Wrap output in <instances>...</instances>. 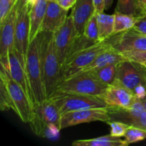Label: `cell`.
Returning a JSON list of instances; mask_svg holds the SVG:
<instances>
[{
	"mask_svg": "<svg viewBox=\"0 0 146 146\" xmlns=\"http://www.w3.org/2000/svg\"><path fill=\"white\" fill-rule=\"evenodd\" d=\"M38 43L46 98L56 92L61 81V65L57 56L54 33L41 31L36 37Z\"/></svg>",
	"mask_w": 146,
	"mask_h": 146,
	"instance_id": "1",
	"label": "cell"
},
{
	"mask_svg": "<svg viewBox=\"0 0 146 146\" xmlns=\"http://www.w3.org/2000/svg\"><path fill=\"white\" fill-rule=\"evenodd\" d=\"M61 117L59 108L55 101L48 98L34 107L32 117L29 124L36 135L56 138L61 131Z\"/></svg>",
	"mask_w": 146,
	"mask_h": 146,
	"instance_id": "2",
	"label": "cell"
},
{
	"mask_svg": "<svg viewBox=\"0 0 146 146\" xmlns=\"http://www.w3.org/2000/svg\"><path fill=\"white\" fill-rule=\"evenodd\" d=\"M26 69L34 107L47 98L36 38L33 40L29 46L26 57Z\"/></svg>",
	"mask_w": 146,
	"mask_h": 146,
	"instance_id": "3",
	"label": "cell"
},
{
	"mask_svg": "<svg viewBox=\"0 0 146 146\" xmlns=\"http://www.w3.org/2000/svg\"><path fill=\"white\" fill-rule=\"evenodd\" d=\"M0 80L7 86L13 105V111L22 122L29 123L34 111V106L21 86L17 84L9 74L8 71L1 66Z\"/></svg>",
	"mask_w": 146,
	"mask_h": 146,
	"instance_id": "4",
	"label": "cell"
},
{
	"mask_svg": "<svg viewBox=\"0 0 146 146\" xmlns=\"http://www.w3.org/2000/svg\"><path fill=\"white\" fill-rule=\"evenodd\" d=\"M108 86L88 73H84L62 80L58 84L56 91L102 97Z\"/></svg>",
	"mask_w": 146,
	"mask_h": 146,
	"instance_id": "5",
	"label": "cell"
},
{
	"mask_svg": "<svg viewBox=\"0 0 146 146\" xmlns=\"http://www.w3.org/2000/svg\"><path fill=\"white\" fill-rule=\"evenodd\" d=\"M112 48L106 41H100L78 51L64 61L61 67V82L74 76L79 70L91 64L100 54Z\"/></svg>",
	"mask_w": 146,
	"mask_h": 146,
	"instance_id": "6",
	"label": "cell"
},
{
	"mask_svg": "<svg viewBox=\"0 0 146 146\" xmlns=\"http://www.w3.org/2000/svg\"><path fill=\"white\" fill-rule=\"evenodd\" d=\"M59 108L61 115L78 110L106 108V104L101 96L81 95L56 91L51 97Z\"/></svg>",
	"mask_w": 146,
	"mask_h": 146,
	"instance_id": "7",
	"label": "cell"
},
{
	"mask_svg": "<svg viewBox=\"0 0 146 146\" xmlns=\"http://www.w3.org/2000/svg\"><path fill=\"white\" fill-rule=\"evenodd\" d=\"M114 81L133 92L138 86H146V66L141 63L124 60L117 65Z\"/></svg>",
	"mask_w": 146,
	"mask_h": 146,
	"instance_id": "8",
	"label": "cell"
},
{
	"mask_svg": "<svg viewBox=\"0 0 146 146\" xmlns=\"http://www.w3.org/2000/svg\"><path fill=\"white\" fill-rule=\"evenodd\" d=\"M0 62L1 66L8 71L11 78L21 86L33 104L32 94L26 69L25 57L14 48L6 56H0Z\"/></svg>",
	"mask_w": 146,
	"mask_h": 146,
	"instance_id": "9",
	"label": "cell"
},
{
	"mask_svg": "<svg viewBox=\"0 0 146 146\" xmlns=\"http://www.w3.org/2000/svg\"><path fill=\"white\" fill-rule=\"evenodd\" d=\"M106 41L119 53L146 50V35L133 28L113 34Z\"/></svg>",
	"mask_w": 146,
	"mask_h": 146,
	"instance_id": "10",
	"label": "cell"
},
{
	"mask_svg": "<svg viewBox=\"0 0 146 146\" xmlns=\"http://www.w3.org/2000/svg\"><path fill=\"white\" fill-rule=\"evenodd\" d=\"M111 121L108 108H94L88 109L78 110V111H70L61 115V130L68 127L79 125L86 123L102 121L108 122Z\"/></svg>",
	"mask_w": 146,
	"mask_h": 146,
	"instance_id": "11",
	"label": "cell"
},
{
	"mask_svg": "<svg viewBox=\"0 0 146 146\" xmlns=\"http://www.w3.org/2000/svg\"><path fill=\"white\" fill-rule=\"evenodd\" d=\"M79 34L77 31L71 15L67 17L64 24L54 33V39L60 65L64 62L67 51L73 41Z\"/></svg>",
	"mask_w": 146,
	"mask_h": 146,
	"instance_id": "12",
	"label": "cell"
},
{
	"mask_svg": "<svg viewBox=\"0 0 146 146\" xmlns=\"http://www.w3.org/2000/svg\"><path fill=\"white\" fill-rule=\"evenodd\" d=\"M102 97L108 108H129L137 99L133 91L115 81L108 86Z\"/></svg>",
	"mask_w": 146,
	"mask_h": 146,
	"instance_id": "13",
	"label": "cell"
},
{
	"mask_svg": "<svg viewBox=\"0 0 146 146\" xmlns=\"http://www.w3.org/2000/svg\"><path fill=\"white\" fill-rule=\"evenodd\" d=\"M29 7L28 6L17 9V17L15 29L14 48L17 51L27 57L29 46L30 21Z\"/></svg>",
	"mask_w": 146,
	"mask_h": 146,
	"instance_id": "14",
	"label": "cell"
},
{
	"mask_svg": "<svg viewBox=\"0 0 146 146\" xmlns=\"http://www.w3.org/2000/svg\"><path fill=\"white\" fill-rule=\"evenodd\" d=\"M17 4L15 3L6 19L0 24V56H4L14 48Z\"/></svg>",
	"mask_w": 146,
	"mask_h": 146,
	"instance_id": "15",
	"label": "cell"
},
{
	"mask_svg": "<svg viewBox=\"0 0 146 146\" xmlns=\"http://www.w3.org/2000/svg\"><path fill=\"white\" fill-rule=\"evenodd\" d=\"M68 10L63 8L56 1L48 0L41 31L54 33L57 31L68 17Z\"/></svg>",
	"mask_w": 146,
	"mask_h": 146,
	"instance_id": "16",
	"label": "cell"
},
{
	"mask_svg": "<svg viewBox=\"0 0 146 146\" xmlns=\"http://www.w3.org/2000/svg\"><path fill=\"white\" fill-rule=\"evenodd\" d=\"M95 13L93 0H77L72 7L71 16L78 34H84L87 22Z\"/></svg>",
	"mask_w": 146,
	"mask_h": 146,
	"instance_id": "17",
	"label": "cell"
},
{
	"mask_svg": "<svg viewBox=\"0 0 146 146\" xmlns=\"http://www.w3.org/2000/svg\"><path fill=\"white\" fill-rule=\"evenodd\" d=\"M111 121H121L132 125L134 121L146 111L142 101L137 98L134 104L129 108H108Z\"/></svg>",
	"mask_w": 146,
	"mask_h": 146,
	"instance_id": "18",
	"label": "cell"
},
{
	"mask_svg": "<svg viewBox=\"0 0 146 146\" xmlns=\"http://www.w3.org/2000/svg\"><path fill=\"white\" fill-rule=\"evenodd\" d=\"M48 0H36L29 9L30 43L35 39L41 31V25L45 17Z\"/></svg>",
	"mask_w": 146,
	"mask_h": 146,
	"instance_id": "19",
	"label": "cell"
},
{
	"mask_svg": "<svg viewBox=\"0 0 146 146\" xmlns=\"http://www.w3.org/2000/svg\"><path fill=\"white\" fill-rule=\"evenodd\" d=\"M124 60L125 59L121 53L118 52L113 48H111V49L100 54L91 64L83 68L82 69L79 70L74 75L96 71V70L100 69V68H103L106 66L110 65V64H118Z\"/></svg>",
	"mask_w": 146,
	"mask_h": 146,
	"instance_id": "20",
	"label": "cell"
},
{
	"mask_svg": "<svg viewBox=\"0 0 146 146\" xmlns=\"http://www.w3.org/2000/svg\"><path fill=\"white\" fill-rule=\"evenodd\" d=\"M74 146H127L125 140L117 138L111 134L105 136L86 140H77L72 143Z\"/></svg>",
	"mask_w": 146,
	"mask_h": 146,
	"instance_id": "21",
	"label": "cell"
},
{
	"mask_svg": "<svg viewBox=\"0 0 146 146\" xmlns=\"http://www.w3.org/2000/svg\"><path fill=\"white\" fill-rule=\"evenodd\" d=\"M98 23L99 39L106 41L113 34L114 14L109 15L104 12H96Z\"/></svg>",
	"mask_w": 146,
	"mask_h": 146,
	"instance_id": "22",
	"label": "cell"
},
{
	"mask_svg": "<svg viewBox=\"0 0 146 146\" xmlns=\"http://www.w3.org/2000/svg\"><path fill=\"white\" fill-rule=\"evenodd\" d=\"M113 34L133 28L137 17L115 11L114 13Z\"/></svg>",
	"mask_w": 146,
	"mask_h": 146,
	"instance_id": "23",
	"label": "cell"
},
{
	"mask_svg": "<svg viewBox=\"0 0 146 146\" xmlns=\"http://www.w3.org/2000/svg\"><path fill=\"white\" fill-rule=\"evenodd\" d=\"M117 65L118 64H110L96 71L88 72V74L92 76L94 78L99 81L100 82L106 84V85H110L115 81L117 71Z\"/></svg>",
	"mask_w": 146,
	"mask_h": 146,
	"instance_id": "24",
	"label": "cell"
},
{
	"mask_svg": "<svg viewBox=\"0 0 146 146\" xmlns=\"http://www.w3.org/2000/svg\"><path fill=\"white\" fill-rule=\"evenodd\" d=\"M96 43L98 42H95V41L89 39V38H87L84 34H79V35L75 38V40L73 41L71 45L70 46V47L68 48V51H67L66 54V56L64 61H66V60L68 59L69 58H71L72 56H74V54L78 53V51H81V50L84 49V48H87V47L91 46L94 45V44H96ZM64 63H63V64H64Z\"/></svg>",
	"mask_w": 146,
	"mask_h": 146,
	"instance_id": "25",
	"label": "cell"
},
{
	"mask_svg": "<svg viewBox=\"0 0 146 146\" xmlns=\"http://www.w3.org/2000/svg\"><path fill=\"white\" fill-rule=\"evenodd\" d=\"M115 11L134 17L142 15L137 0H118Z\"/></svg>",
	"mask_w": 146,
	"mask_h": 146,
	"instance_id": "26",
	"label": "cell"
},
{
	"mask_svg": "<svg viewBox=\"0 0 146 146\" xmlns=\"http://www.w3.org/2000/svg\"><path fill=\"white\" fill-rule=\"evenodd\" d=\"M124 138L128 145L134 143L141 142L146 138V130L134 125H130L124 135Z\"/></svg>",
	"mask_w": 146,
	"mask_h": 146,
	"instance_id": "27",
	"label": "cell"
},
{
	"mask_svg": "<svg viewBox=\"0 0 146 146\" xmlns=\"http://www.w3.org/2000/svg\"><path fill=\"white\" fill-rule=\"evenodd\" d=\"M84 34L89 39L95 41V42H100L99 33H98V23H97L96 14H94L90 18L88 21L86 25L84 31Z\"/></svg>",
	"mask_w": 146,
	"mask_h": 146,
	"instance_id": "28",
	"label": "cell"
},
{
	"mask_svg": "<svg viewBox=\"0 0 146 146\" xmlns=\"http://www.w3.org/2000/svg\"><path fill=\"white\" fill-rule=\"evenodd\" d=\"M0 108L2 111L13 110V105L7 86L3 81L0 80Z\"/></svg>",
	"mask_w": 146,
	"mask_h": 146,
	"instance_id": "29",
	"label": "cell"
},
{
	"mask_svg": "<svg viewBox=\"0 0 146 146\" xmlns=\"http://www.w3.org/2000/svg\"><path fill=\"white\" fill-rule=\"evenodd\" d=\"M107 123L111 127V135L117 138L124 137L128 127V124L118 121H110Z\"/></svg>",
	"mask_w": 146,
	"mask_h": 146,
	"instance_id": "30",
	"label": "cell"
},
{
	"mask_svg": "<svg viewBox=\"0 0 146 146\" xmlns=\"http://www.w3.org/2000/svg\"><path fill=\"white\" fill-rule=\"evenodd\" d=\"M125 59L143 64L146 62V50L132 51L121 53Z\"/></svg>",
	"mask_w": 146,
	"mask_h": 146,
	"instance_id": "31",
	"label": "cell"
},
{
	"mask_svg": "<svg viewBox=\"0 0 146 146\" xmlns=\"http://www.w3.org/2000/svg\"><path fill=\"white\" fill-rule=\"evenodd\" d=\"M16 2L17 0H0V24L6 19Z\"/></svg>",
	"mask_w": 146,
	"mask_h": 146,
	"instance_id": "32",
	"label": "cell"
},
{
	"mask_svg": "<svg viewBox=\"0 0 146 146\" xmlns=\"http://www.w3.org/2000/svg\"><path fill=\"white\" fill-rule=\"evenodd\" d=\"M133 29L137 30L143 34L146 35V15L142 14L137 17L136 21L135 23Z\"/></svg>",
	"mask_w": 146,
	"mask_h": 146,
	"instance_id": "33",
	"label": "cell"
},
{
	"mask_svg": "<svg viewBox=\"0 0 146 146\" xmlns=\"http://www.w3.org/2000/svg\"><path fill=\"white\" fill-rule=\"evenodd\" d=\"M132 125L146 130V111L143 113L133 123Z\"/></svg>",
	"mask_w": 146,
	"mask_h": 146,
	"instance_id": "34",
	"label": "cell"
},
{
	"mask_svg": "<svg viewBox=\"0 0 146 146\" xmlns=\"http://www.w3.org/2000/svg\"><path fill=\"white\" fill-rule=\"evenodd\" d=\"M77 0H56L57 2L60 6L64 8L65 9L68 10L72 8L74 6Z\"/></svg>",
	"mask_w": 146,
	"mask_h": 146,
	"instance_id": "35",
	"label": "cell"
},
{
	"mask_svg": "<svg viewBox=\"0 0 146 146\" xmlns=\"http://www.w3.org/2000/svg\"><path fill=\"white\" fill-rule=\"evenodd\" d=\"M96 12H104L105 10V2L104 0H93Z\"/></svg>",
	"mask_w": 146,
	"mask_h": 146,
	"instance_id": "36",
	"label": "cell"
},
{
	"mask_svg": "<svg viewBox=\"0 0 146 146\" xmlns=\"http://www.w3.org/2000/svg\"><path fill=\"white\" fill-rule=\"evenodd\" d=\"M35 1L36 0H17V9H21L25 6H28L30 9Z\"/></svg>",
	"mask_w": 146,
	"mask_h": 146,
	"instance_id": "37",
	"label": "cell"
},
{
	"mask_svg": "<svg viewBox=\"0 0 146 146\" xmlns=\"http://www.w3.org/2000/svg\"><path fill=\"white\" fill-rule=\"evenodd\" d=\"M141 9V14L146 15V0H137Z\"/></svg>",
	"mask_w": 146,
	"mask_h": 146,
	"instance_id": "38",
	"label": "cell"
},
{
	"mask_svg": "<svg viewBox=\"0 0 146 146\" xmlns=\"http://www.w3.org/2000/svg\"><path fill=\"white\" fill-rule=\"evenodd\" d=\"M105 2V10H108L112 6L113 0H104Z\"/></svg>",
	"mask_w": 146,
	"mask_h": 146,
	"instance_id": "39",
	"label": "cell"
},
{
	"mask_svg": "<svg viewBox=\"0 0 146 146\" xmlns=\"http://www.w3.org/2000/svg\"><path fill=\"white\" fill-rule=\"evenodd\" d=\"M142 102H143V104L144 106H145V109H146V95H145V98H144L142 100Z\"/></svg>",
	"mask_w": 146,
	"mask_h": 146,
	"instance_id": "40",
	"label": "cell"
},
{
	"mask_svg": "<svg viewBox=\"0 0 146 146\" xmlns=\"http://www.w3.org/2000/svg\"><path fill=\"white\" fill-rule=\"evenodd\" d=\"M143 65H145V66H146V62L145 63H143Z\"/></svg>",
	"mask_w": 146,
	"mask_h": 146,
	"instance_id": "41",
	"label": "cell"
},
{
	"mask_svg": "<svg viewBox=\"0 0 146 146\" xmlns=\"http://www.w3.org/2000/svg\"><path fill=\"white\" fill-rule=\"evenodd\" d=\"M54 1H56V0H54Z\"/></svg>",
	"mask_w": 146,
	"mask_h": 146,
	"instance_id": "42",
	"label": "cell"
}]
</instances>
